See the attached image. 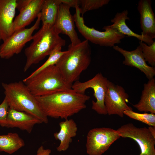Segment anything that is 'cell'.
I'll return each mask as SVG.
<instances>
[{
    "label": "cell",
    "mask_w": 155,
    "mask_h": 155,
    "mask_svg": "<svg viewBox=\"0 0 155 155\" xmlns=\"http://www.w3.org/2000/svg\"><path fill=\"white\" fill-rule=\"evenodd\" d=\"M40 106L47 117L65 120L83 109L90 98L85 94L72 89L62 91L36 97Z\"/></svg>",
    "instance_id": "cell-1"
},
{
    "label": "cell",
    "mask_w": 155,
    "mask_h": 155,
    "mask_svg": "<svg viewBox=\"0 0 155 155\" xmlns=\"http://www.w3.org/2000/svg\"><path fill=\"white\" fill-rule=\"evenodd\" d=\"M88 42L85 40L75 45L69 44L68 50L55 65L70 85L79 80L81 73L90 64L91 49Z\"/></svg>",
    "instance_id": "cell-2"
},
{
    "label": "cell",
    "mask_w": 155,
    "mask_h": 155,
    "mask_svg": "<svg viewBox=\"0 0 155 155\" xmlns=\"http://www.w3.org/2000/svg\"><path fill=\"white\" fill-rule=\"evenodd\" d=\"M32 43L25 50L26 61L23 69L24 72L49 55L56 47L64 46L66 43L56 31L55 25L49 24L42 25L32 36Z\"/></svg>",
    "instance_id": "cell-3"
},
{
    "label": "cell",
    "mask_w": 155,
    "mask_h": 155,
    "mask_svg": "<svg viewBox=\"0 0 155 155\" xmlns=\"http://www.w3.org/2000/svg\"><path fill=\"white\" fill-rule=\"evenodd\" d=\"M2 85L9 108L26 113L42 123H48V117L43 112L36 97L23 81L2 83Z\"/></svg>",
    "instance_id": "cell-4"
},
{
    "label": "cell",
    "mask_w": 155,
    "mask_h": 155,
    "mask_svg": "<svg viewBox=\"0 0 155 155\" xmlns=\"http://www.w3.org/2000/svg\"><path fill=\"white\" fill-rule=\"evenodd\" d=\"M22 81L35 97L72 89V86L65 82L56 65L46 67Z\"/></svg>",
    "instance_id": "cell-5"
},
{
    "label": "cell",
    "mask_w": 155,
    "mask_h": 155,
    "mask_svg": "<svg viewBox=\"0 0 155 155\" xmlns=\"http://www.w3.org/2000/svg\"><path fill=\"white\" fill-rule=\"evenodd\" d=\"M75 9L73 16L75 26L79 32L88 41L101 46L113 47L115 44L120 43L121 40L125 38V35L110 25L104 26L102 29L105 31L102 32L88 27L81 15L80 8L77 7Z\"/></svg>",
    "instance_id": "cell-6"
},
{
    "label": "cell",
    "mask_w": 155,
    "mask_h": 155,
    "mask_svg": "<svg viewBox=\"0 0 155 155\" xmlns=\"http://www.w3.org/2000/svg\"><path fill=\"white\" fill-rule=\"evenodd\" d=\"M108 80L100 73H98L92 79L85 82L77 81L72 84L71 88L76 92L85 94L86 90L91 88L94 92L96 101H92V108L98 114H107L104 104V98Z\"/></svg>",
    "instance_id": "cell-7"
},
{
    "label": "cell",
    "mask_w": 155,
    "mask_h": 155,
    "mask_svg": "<svg viewBox=\"0 0 155 155\" xmlns=\"http://www.w3.org/2000/svg\"><path fill=\"white\" fill-rule=\"evenodd\" d=\"M121 136L119 132L107 127L90 130L87 135L86 151L88 155H101Z\"/></svg>",
    "instance_id": "cell-8"
},
{
    "label": "cell",
    "mask_w": 155,
    "mask_h": 155,
    "mask_svg": "<svg viewBox=\"0 0 155 155\" xmlns=\"http://www.w3.org/2000/svg\"><path fill=\"white\" fill-rule=\"evenodd\" d=\"M40 13L36 22L31 27L24 28L14 32L0 46V57L9 59L15 54L20 53L26 44L32 40L33 32L39 28Z\"/></svg>",
    "instance_id": "cell-9"
},
{
    "label": "cell",
    "mask_w": 155,
    "mask_h": 155,
    "mask_svg": "<svg viewBox=\"0 0 155 155\" xmlns=\"http://www.w3.org/2000/svg\"><path fill=\"white\" fill-rule=\"evenodd\" d=\"M117 130L121 137L131 138L137 143L140 150L139 155H155V138L148 128L138 127L129 123L122 125Z\"/></svg>",
    "instance_id": "cell-10"
},
{
    "label": "cell",
    "mask_w": 155,
    "mask_h": 155,
    "mask_svg": "<svg viewBox=\"0 0 155 155\" xmlns=\"http://www.w3.org/2000/svg\"><path fill=\"white\" fill-rule=\"evenodd\" d=\"M129 96L121 86L108 80L104 98V104L107 114L117 115L123 117V112L126 110H133L127 103Z\"/></svg>",
    "instance_id": "cell-11"
},
{
    "label": "cell",
    "mask_w": 155,
    "mask_h": 155,
    "mask_svg": "<svg viewBox=\"0 0 155 155\" xmlns=\"http://www.w3.org/2000/svg\"><path fill=\"white\" fill-rule=\"evenodd\" d=\"M44 0H17L19 13L14 19L13 33L24 28L37 18L40 13Z\"/></svg>",
    "instance_id": "cell-12"
},
{
    "label": "cell",
    "mask_w": 155,
    "mask_h": 155,
    "mask_svg": "<svg viewBox=\"0 0 155 155\" xmlns=\"http://www.w3.org/2000/svg\"><path fill=\"white\" fill-rule=\"evenodd\" d=\"M70 8L64 4H60L55 26L59 34L68 36L71 41V44L75 45L82 41L75 29L74 19L71 13Z\"/></svg>",
    "instance_id": "cell-13"
},
{
    "label": "cell",
    "mask_w": 155,
    "mask_h": 155,
    "mask_svg": "<svg viewBox=\"0 0 155 155\" xmlns=\"http://www.w3.org/2000/svg\"><path fill=\"white\" fill-rule=\"evenodd\" d=\"M113 48L124 57L123 64L138 69L145 74L149 80L154 78L155 75V67L149 66L146 63L140 45L136 49L131 51L126 50L118 46H115Z\"/></svg>",
    "instance_id": "cell-14"
},
{
    "label": "cell",
    "mask_w": 155,
    "mask_h": 155,
    "mask_svg": "<svg viewBox=\"0 0 155 155\" xmlns=\"http://www.w3.org/2000/svg\"><path fill=\"white\" fill-rule=\"evenodd\" d=\"M17 0H0V38L3 41L13 33Z\"/></svg>",
    "instance_id": "cell-15"
},
{
    "label": "cell",
    "mask_w": 155,
    "mask_h": 155,
    "mask_svg": "<svg viewBox=\"0 0 155 155\" xmlns=\"http://www.w3.org/2000/svg\"><path fill=\"white\" fill-rule=\"evenodd\" d=\"M151 0H140L137 9L140 15L141 35L152 39L155 38V17Z\"/></svg>",
    "instance_id": "cell-16"
},
{
    "label": "cell",
    "mask_w": 155,
    "mask_h": 155,
    "mask_svg": "<svg viewBox=\"0 0 155 155\" xmlns=\"http://www.w3.org/2000/svg\"><path fill=\"white\" fill-rule=\"evenodd\" d=\"M42 123L40 120L29 114L9 108L5 127H17L30 133L35 125Z\"/></svg>",
    "instance_id": "cell-17"
},
{
    "label": "cell",
    "mask_w": 155,
    "mask_h": 155,
    "mask_svg": "<svg viewBox=\"0 0 155 155\" xmlns=\"http://www.w3.org/2000/svg\"><path fill=\"white\" fill-rule=\"evenodd\" d=\"M59 125V132L54 133L53 135L56 140L60 141V144L57 148V150L61 152L68 149L70 144L72 142V138L76 135L78 129L76 123L72 119H67L60 122Z\"/></svg>",
    "instance_id": "cell-18"
},
{
    "label": "cell",
    "mask_w": 155,
    "mask_h": 155,
    "mask_svg": "<svg viewBox=\"0 0 155 155\" xmlns=\"http://www.w3.org/2000/svg\"><path fill=\"white\" fill-rule=\"evenodd\" d=\"M140 99L133 106L140 112L155 114V79L154 78L144 84Z\"/></svg>",
    "instance_id": "cell-19"
},
{
    "label": "cell",
    "mask_w": 155,
    "mask_h": 155,
    "mask_svg": "<svg viewBox=\"0 0 155 155\" xmlns=\"http://www.w3.org/2000/svg\"><path fill=\"white\" fill-rule=\"evenodd\" d=\"M128 14V12L127 10H123L121 12H117L114 17L111 20V22L113 24L110 26L125 36L135 37L149 46L151 45L154 41L153 39L135 33L127 25L126 21L129 20V18L127 16Z\"/></svg>",
    "instance_id": "cell-20"
},
{
    "label": "cell",
    "mask_w": 155,
    "mask_h": 155,
    "mask_svg": "<svg viewBox=\"0 0 155 155\" xmlns=\"http://www.w3.org/2000/svg\"><path fill=\"white\" fill-rule=\"evenodd\" d=\"M61 3L59 0H44L40 12L42 25H55Z\"/></svg>",
    "instance_id": "cell-21"
},
{
    "label": "cell",
    "mask_w": 155,
    "mask_h": 155,
    "mask_svg": "<svg viewBox=\"0 0 155 155\" xmlns=\"http://www.w3.org/2000/svg\"><path fill=\"white\" fill-rule=\"evenodd\" d=\"M25 145L23 140L16 133L0 135V151L12 154Z\"/></svg>",
    "instance_id": "cell-22"
},
{
    "label": "cell",
    "mask_w": 155,
    "mask_h": 155,
    "mask_svg": "<svg viewBox=\"0 0 155 155\" xmlns=\"http://www.w3.org/2000/svg\"><path fill=\"white\" fill-rule=\"evenodd\" d=\"M61 46H59L55 49L49 55L47 60L41 66L32 73L28 78H31L43 69L51 66L55 65L61 56L66 52L62 51Z\"/></svg>",
    "instance_id": "cell-23"
},
{
    "label": "cell",
    "mask_w": 155,
    "mask_h": 155,
    "mask_svg": "<svg viewBox=\"0 0 155 155\" xmlns=\"http://www.w3.org/2000/svg\"><path fill=\"white\" fill-rule=\"evenodd\" d=\"M123 113L129 117L141 121L149 126L155 127V115L154 114L147 113H139L133 110H129L124 111Z\"/></svg>",
    "instance_id": "cell-24"
},
{
    "label": "cell",
    "mask_w": 155,
    "mask_h": 155,
    "mask_svg": "<svg viewBox=\"0 0 155 155\" xmlns=\"http://www.w3.org/2000/svg\"><path fill=\"white\" fill-rule=\"evenodd\" d=\"M82 16L87 11L99 9L107 5L109 0H80Z\"/></svg>",
    "instance_id": "cell-25"
},
{
    "label": "cell",
    "mask_w": 155,
    "mask_h": 155,
    "mask_svg": "<svg viewBox=\"0 0 155 155\" xmlns=\"http://www.w3.org/2000/svg\"><path fill=\"white\" fill-rule=\"evenodd\" d=\"M140 45L141 46L143 57L146 62H148L150 66H155V41L149 46L145 42L140 41Z\"/></svg>",
    "instance_id": "cell-26"
},
{
    "label": "cell",
    "mask_w": 155,
    "mask_h": 155,
    "mask_svg": "<svg viewBox=\"0 0 155 155\" xmlns=\"http://www.w3.org/2000/svg\"><path fill=\"white\" fill-rule=\"evenodd\" d=\"M9 108L8 102L5 98L0 104V125L2 127L6 126Z\"/></svg>",
    "instance_id": "cell-27"
},
{
    "label": "cell",
    "mask_w": 155,
    "mask_h": 155,
    "mask_svg": "<svg viewBox=\"0 0 155 155\" xmlns=\"http://www.w3.org/2000/svg\"><path fill=\"white\" fill-rule=\"evenodd\" d=\"M59 1L61 3L66 5L70 8H76L79 7L80 5V0H59Z\"/></svg>",
    "instance_id": "cell-28"
},
{
    "label": "cell",
    "mask_w": 155,
    "mask_h": 155,
    "mask_svg": "<svg viewBox=\"0 0 155 155\" xmlns=\"http://www.w3.org/2000/svg\"><path fill=\"white\" fill-rule=\"evenodd\" d=\"M50 149H44L43 146H41L38 149L36 155H50L51 153Z\"/></svg>",
    "instance_id": "cell-29"
},
{
    "label": "cell",
    "mask_w": 155,
    "mask_h": 155,
    "mask_svg": "<svg viewBox=\"0 0 155 155\" xmlns=\"http://www.w3.org/2000/svg\"><path fill=\"white\" fill-rule=\"evenodd\" d=\"M148 128L152 135L155 138V127L149 126Z\"/></svg>",
    "instance_id": "cell-30"
},
{
    "label": "cell",
    "mask_w": 155,
    "mask_h": 155,
    "mask_svg": "<svg viewBox=\"0 0 155 155\" xmlns=\"http://www.w3.org/2000/svg\"><path fill=\"white\" fill-rule=\"evenodd\" d=\"M1 38H0V41H1Z\"/></svg>",
    "instance_id": "cell-31"
},
{
    "label": "cell",
    "mask_w": 155,
    "mask_h": 155,
    "mask_svg": "<svg viewBox=\"0 0 155 155\" xmlns=\"http://www.w3.org/2000/svg\"><path fill=\"white\" fill-rule=\"evenodd\" d=\"M134 155L131 154V155Z\"/></svg>",
    "instance_id": "cell-32"
}]
</instances>
